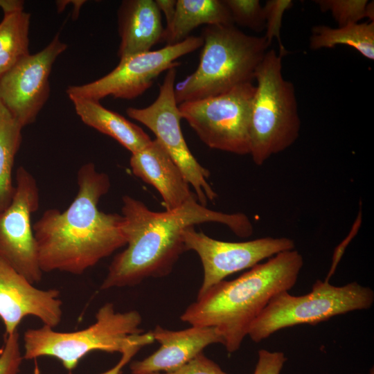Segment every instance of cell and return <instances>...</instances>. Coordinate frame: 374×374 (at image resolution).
Returning <instances> with one entry per match:
<instances>
[{
  "instance_id": "cell-25",
  "label": "cell",
  "mask_w": 374,
  "mask_h": 374,
  "mask_svg": "<svg viewBox=\"0 0 374 374\" xmlns=\"http://www.w3.org/2000/svg\"><path fill=\"white\" fill-rule=\"evenodd\" d=\"M293 6L292 0H268L263 6L265 19V37L270 45L274 39H278L279 54L283 57L287 53L280 39V29L285 12Z\"/></svg>"
},
{
  "instance_id": "cell-6",
  "label": "cell",
  "mask_w": 374,
  "mask_h": 374,
  "mask_svg": "<svg viewBox=\"0 0 374 374\" xmlns=\"http://www.w3.org/2000/svg\"><path fill=\"white\" fill-rule=\"evenodd\" d=\"M141 322V316L137 311L116 312L114 304L107 303L98 310L96 322L79 331L57 332L46 325L37 329H28L24 335L23 358L53 357L65 368L71 371L92 351L122 353L143 332L139 328Z\"/></svg>"
},
{
  "instance_id": "cell-17",
  "label": "cell",
  "mask_w": 374,
  "mask_h": 374,
  "mask_svg": "<svg viewBox=\"0 0 374 374\" xmlns=\"http://www.w3.org/2000/svg\"><path fill=\"white\" fill-rule=\"evenodd\" d=\"M120 59L150 51L162 42L161 12L153 0H125L118 10Z\"/></svg>"
},
{
  "instance_id": "cell-13",
  "label": "cell",
  "mask_w": 374,
  "mask_h": 374,
  "mask_svg": "<svg viewBox=\"0 0 374 374\" xmlns=\"http://www.w3.org/2000/svg\"><path fill=\"white\" fill-rule=\"evenodd\" d=\"M66 48L57 34L42 51L30 53L0 76V100L23 127L36 120L46 103L53 65Z\"/></svg>"
},
{
  "instance_id": "cell-29",
  "label": "cell",
  "mask_w": 374,
  "mask_h": 374,
  "mask_svg": "<svg viewBox=\"0 0 374 374\" xmlns=\"http://www.w3.org/2000/svg\"><path fill=\"white\" fill-rule=\"evenodd\" d=\"M154 341L152 331L141 333L137 340L127 348L121 354L119 362L111 369L100 374H121L122 369L133 357V356L143 346Z\"/></svg>"
},
{
  "instance_id": "cell-23",
  "label": "cell",
  "mask_w": 374,
  "mask_h": 374,
  "mask_svg": "<svg viewBox=\"0 0 374 374\" xmlns=\"http://www.w3.org/2000/svg\"><path fill=\"white\" fill-rule=\"evenodd\" d=\"M322 12H330L339 27L368 18L374 21V3L367 0H317Z\"/></svg>"
},
{
  "instance_id": "cell-16",
  "label": "cell",
  "mask_w": 374,
  "mask_h": 374,
  "mask_svg": "<svg viewBox=\"0 0 374 374\" xmlns=\"http://www.w3.org/2000/svg\"><path fill=\"white\" fill-rule=\"evenodd\" d=\"M130 165L135 176L157 189L166 211L197 201L179 168L156 139L143 150L132 154Z\"/></svg>"
},
{
  "instance_id": "cell-9",
  "label": "cell",
  "mask_w": 374,
  "mask_h": 374,
  "mask_svg": "<svg viewBox=\"0 0 374 374\" xmlns=\"http://www.w3.org/2000/svg\"><path fill=\"white\" fill-rule=\"evenodd\" d=\"M201 36H189L181 42L120 59L109 73L93 82L69 86V98H81L100 101L107 96L133 99L149 89L163 72L180 65L177 60L202 47Z\"/></svg>"
},
{
  "instance_id": "cell-33",
  "label": "cell",
  "mask_w": 374,
  "mask_h": 374,
  "mask_svg": "<svg viewBox=\"0 0 374 374\" xmlns=\"http://www.w3.org/2000/svg\"><path fill=\"white\" fill-rule=\"evenodd\" d=\"M368 374H374V369H373V367L371 368V369L370 370Z\"/></svg>"
},
{
  "instance_id": "cell-22",
  "label": "cell",
  "mask_w": 374,
  "mask_h": 374,
  "mask_svg": "<svg viewBox=\"0 0 374 374\" xmlns=\"http://www.w3.org/2000/svg\"><path fill=\"white\" fill-rule=\"evenodd\" d=\"M22 128L4 107L0 113V212L10 205L15 193L12 170L21 143Z\"/></svg>"
},
{
  "instance_id": "cell-11",
  "label": "cell",
  "mask_w": 374,
  "mask_h": 374,
  "mask_svg": "<svg viewBox=\"0 0 374 374\" xmlns=\"http://www.w3.org/2000/svg\"><path fill=\"white\" fill-rule=\"evenodd\" d=\"M15 193L0 212V258L32 284L39 283V265L31 215L39 208V195L34 177L24 167L16 171Z\"/></svg>"
},
{
  "instance_id": "cell-3",
  "label": "cell",
  "mask_w": 374,
  "mask_h": 374,
  "mask_svg": "<svg viewBox=\"0 0 374 374\" xmlns=\"http://www.w3.org/2000/svg\"><path fill=\"white\" fill-rule=\"evenodd\" d=\"M303 266L297 250L279 253L237 278L213 285L197 296L180 319L190 326L215 328L226 350L234 353L269 301L295 285Z\"/></svg>"
},
{
  "instance_id": "cell-34",
  "label": "cell",
  "mask_w": 374,
  "mask_h": 374,
  "mask_svg": "<svg viewBox=\"0 0 374 374\" xmlns=\"http://www.w3.org/2000/svg\"><path fill=\"white\" fill-rule=\"evenodd\" d=\"M69 374H71V373H69Z\"/></svg>"
},
{
  "instance_id": "cell-4",
  "label": "cell",
  "mask_w": 374,
  "mask_h": 374,
  "mask_svg": "<svg viewBox=\"0 0 374 374\" xmlns=\"http://www.w3.org/2000/svg\"><path fill=\"white\" fill-rule=\"evenodd\" d=\"M197 69L175 84L177 104L217 96L255 80L270 46L264 36L247 35L235 25L205 26Z\"/></svg>"
},
{
  "instance_id": "cell-26",
  "label": "cell",
  "mask_w": 374,
  "mask_h": 374,
  "mask_svg": "<svg viewBox=\"0 0 374 374\" xmlns=\"http://www.w3.org/2000/svg\"><path fill=\"white\" fill-rule=\"evenodd\" d=\"M19 339L17 330L6 335L4 346L0 351V374H18L24 359Z\"/></svg>"
},
{
  "instance_id": "cell-2",
  "label": "cell",
  "mask_w": 374,
  "mask_h": 374,
  "mask_svg": "<svg viewBox=\"0 0 374 374\" xmlns=\"http://www.w3.org/2000/svg\"><path fill=\"white\" fill-rule=\"evenodd\" d=\"M122 215L127 248L116 255L100 289L132 287L148 278L168 275L186 250L182 233L205 222L226 225L237 236L247 238L253 231L244 213L213 211L197 201L172 211L155 212L128 195L123 197Z\"/></svg>"
},
{
  "instance_id": "cell-15",
  "label": "cell",
  "mask_w": 374,
  "mask_h": 374,
  "mask_svg": "<svg viewBox=\"0 0 374 374\" xmlns=\"http://www.w3.org/2000/svg\"><path fill=\"white\" fill-rule=\"evenodd\" d=\"M152 333L154 341L161 346L148 357L133 362L130 364L132 374L172 372L202 353L208 346L224 344L214 327L191 326L181 330H171L157 326Z\"/></svg>"
},
{
  "instance_id": "cell-19",
  "label": "cell",
  "mask_w": 374,
  "mask_h": 374,
  "mask_svg": "<svg viewBox=\"0 0 374 374\" xmlns=\"http://www.w3.org/2000/svg\"><path fill=\"white\" fill-rule=\"evenodd\" d=\"M201 25H234L224 0H177L174 19L164 28L162 42H181Z\"/></svg>"
},
{
  "instance_id": "cell-10",
  "label": "cell",
  "mask_w": 374,
  "mask_h": 374,
  "mask_svg": "<svg viewBox=\"0 0 374 374\" xmlns=\"http://www.w3.org/2000/svg\"><path fill=\"white\" fill-rule=\"evenodd\" d=\"M177 68L166 71L156 100L143 108L128 107L127 116L149 128L191 185L203 206L217 194L208 183L209 171L196 160L184 138L180 126L181 116L175 99Z\"/></svg>"
},
{
  "instance_id": "cell-32",
  "label": "cell",
  "mask_w": 374,
  "mask_h": 374,
  "mask_svg": "<svg viewBox=\"0 0 374 374\" xmlns=\"http://www.w3.org/2000/svg\"><path fill=\"white\" fill-rule=\"evenodd\" d=\"M3 108H4V106L3 105L2 103L0 100V113L3 110Z\"/></svg>"
},
{
  "instance_id": "cell-18",
  "label": "cell",
  "mask_w": 374,
  "mask_h": 374,
  "mask_svg": "<svg viewBox=\"0 0 374 374\" xmlns=\"http://www.w3.org/2000/svg\"><path fill=\"white\" fill-rule=\"evenodd\" d=\"M70 100L84 124L111 136L132 154L143 150L152 141L142 128L105 108L99 101L81 98Z\"/></svg>"
},
{
  "instance_id": "cell-12",
  "label": "cell",
  "mask_w": 374,
  "mask_h": 374,
  "mask_svg": "<svg viewBox=\"0 0 374 374\" xmlns=\"http://www.w3.org/2000/svg\"><path fill=\"white\" fill-rule=\"evenodd\" d=\"M182 236L186 250L194 251L202 265L203 280L197 296L231 274L251 268L262 260L295 248L294 240L286 237L225 242L197 232L194 226L184 229Z\"/></svg>"
},
{
  "instance_id": "cell-20",
  "label": "cell",
  "mask_w": 374,
  "mask_h": 374,
  "mask_svg": "<svg viewBox=\"0 0 374 374\" xmlns=\"http://www.w3.org/2000/svg\"><path fill=\"white\" fill-rule=\"evenodd\" d=\"M337 45L353 47L364 57L374 60V21L356 23L331 28L315 26L312 29L310 48L318 50L331 48Z\"/></svg>"
},
{
  "instance_id": "cell-31",
  "label": "cell",
  "mask_w": 374,
  "mask_h": 374,
  "mask_svg": "<svg viewBox=\"0 0 374 374\" xmlns=\"http://www.w3.org/2000/svg\"><path fill=\"white\" fill-rule=\"evenodd\" d=\"M0 7L4 12V14L23 10L24 1L19 0H0Z\"/></svg>"
},
{
  "instance_id": "cell-28",
  "label": "cell",
  "mask_w": 374,
  "mask_h": 374,
  "mask_svg": "<svg viewBox=\"0 0 374 374\" xmlns=\"http://www.w3.org/2000/svg\"><path fill=\"white\" fill-rule=\"evenodd\" d=\"M253 374H280L287 358L283 352L260 349Z\"/></svg>"
},
{
  "instance_id": "cell-24",
  "label": "cell",
  "mask_w": 374,
  "mask_h": 374,
  "mask_svg": "<svg viewBox=\"0 0 374 374\" xmlns=\"http://www.w3.org/2000/svg\"><path fill=\"white\" fill-rule=\"evenodd\" d=\"M233 24H237L256 33L265 30V19L263 6L258 0H224Z\"/></svg>"
},
{
  "instance_id": "cell-1",
  "label": "cell",
  "mask_w": 374,
  "mask_h": 374,
  "mask_svg": "<svg viewBox=\"0 0 374 374\" xmlns=\"http://www.w3.org/2000/svg\"><path fill=\"white\" fill-rule=\"evenodd\" d=\"M77 181L78 194L69 206L63 212L46 210L33 225L42 272L80 275L127 244L123 216L98 207L109 190V176L87 163L79 169Z\"/></svg>"
},
{
  "instance_id": "cell-27",
  "label": "cell",
  "mask_w": 374,
  "mask_h": 374,
  "mask_svg": "<svg viewBox=\"0 0 374 374\" xmlns=\"http://www.w3.org/2000/svg\"><path fill=\"white\" fill-rule=\"evenodd\" d=\"M151 374H228L213 361L206 357L203 353L192 360L169 373H155Z\"/></svg>"
},
{
  "instance_id": "cell-5",
  "label": "cell",
  "mask_w": 374,
  "mask_h": 374,
  "mask_svg": "<svg viewBox=\"0 0 374 374\" xmlns=\"http://www.w3.org/2000/svg\"><path fill=\"white\" fill-rule=\"evenodd\" d=\"M282 58L274 49L268 50L256 73L249 154L257 166L290 148L299 136L295 89L283 75Z\"/></svg>"
},
{
  "instance_id": "cell-8",
  "label": "cell",
  "mask_w": 374,
  "mask_h": 374,
  "mask_svg": "<svg viewBox=\"0 0 374 374\" xmlns=\"http://www.w3.org/2000/svg\"><path fill=\"white\" fill-rule=\"evenodd\" d=\"M256 86H237L224 93L178 105L186 120L208 147L239 155L250 154L249 125Z\"/></svg>"
},
{
  "instance_id": "cell-14",
  "label": "cell",
  "mask_w": 374,
  "mask_h": 374,
  "mask_svg": "<svg viewBox=\"0 0 374 374\" xmlns=\"http://www.w3.org/2000/svg\"><path fill=\"white\" fill-rule=\"evenodd\" d=\"M57 290H39L0 258V319L6 335L17 330L27 316L39 318L44 325L57 326L62 319V301Z\"/></svg>"
},
{
  "instance_id": "cell-30",
  "label": "cell",
  "mask_w": 374,
  "mask_h": 374,
  "mask_svg": "<svg viewBox=\"0 0 374 374\" xmlns=\"http://www.w3.org/2000/svg\"><path fill=\"white\" fill-rule=\"evenodd\" d=\"M155 3L160 12L165 15L166 26H169L175 15L177 0H155Z\"/></svg>"
},
{
  "instance_id": "cell-7",
  "label": "cell",
  "mask_w": 374,
  "mask_h": 374,
  "mask_svg": "<svg viewBox=\"0 0 374 374\" xmlns=\"http://www.w3.org/2000/svg\"><path fill=\"white\" fill-rule=\"evenodd\" d=\"M373 302V290L356 281L335 286L317 280L305 295L293 296L289 291L275 295L252 323L247 335L258 343L285 328L314 326L335 316L368 310Z\"/></svg>"
},
{
  "instance_id": "cell-21",
  "label": "cell",
  "mask_w": 374,
  "mask_h": 374,
  "mask_svg": "<svg viewBox=\"0 0 374 374\" xmlns=\"http://www.w3.org/2000/svg\"><path fill=\"white\" fill-rule=\"evenodd\" d=\"M30 14L18 10L4 14L0 23V76L30 54Z\"/></svg>"
}]
</instances>
